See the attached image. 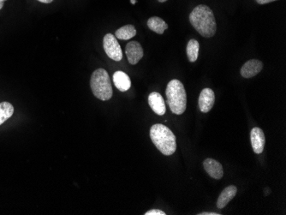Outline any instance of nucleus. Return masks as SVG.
Masks as SVG:
<instances>
[{
  "label": "nucleus",
  "mask_w": 286,
  "mask_h": 215,
  "mask_svg": "<svg viewBox=\"0 0 286 215\" xmlns=\"http://www.w3.org/2000/svg\"><path fill=\"white\" fill-rule=\"evenodd\" d=\"M199 49H200V45L195 39H192L188 42L187 56L190 62L194 63L197 60Z\"/></svg>",
  "instance_id": "dca6fc26"
},
{
  "label": "nucleus",
  "mask_w": 286,
  "mask_h": 215,
  "mask_svg": "<svg viewBox=\"0 0 286 215\" xmlns=\"http://www.w3.org/2000/svg\"><path fill=\"white\" fill-rule=\"evenodd\" d=\"M215 102V94L211 89H204L201 92V94L199 96V108L201 112L203 113H209L211 111Z\"/></svg>",
  "instance_id": "0eeeda50"
},
{
  "label": "nucleus",
  "mask_w": 286,
  "mask_h": 215,
  "mask_svg": "<svg viewBox=\"0 0 286 215\" xmlns=\"http://www.w3.org/2000/svg\"><path fill=\"white\" fill-rule=\"evenodd\" d=\"M255 1L259 5H266V4L272 3V2H274L277 0H255Z\"/></svg>",
  "instance_id": "6ab92c4d"
},
{
  "label": "nucleus",
  "mask_w": 286,
  "mask_h": 215,
  "mask_svg": "<svg viewBox=\"0 0 286 215\" xmlns=\"http://www.w3.org/2000/svg\"><path fill=\"white\" fill-rule=\"evenodd\" d=\"M190 22L201 36L211 38L217 30L216 21L214 12L209 6L200 5L196 6L190 15Z\"/></svg>",
  "instance_id": "f257e3e1"
},
{
  "label": "nucleus",
  "mask_w": 286,
  "mask_h": 215,
  "mask_svg": "<svg viewBox=\"0 0 286 215\" xmlns=\"http://www.w3.org/2000/svg\"><path fill=\"white\" fill-rule=\"evenodd\" d=\"M103 47L107 56L114 61H121L123 59V51L115 35L107 34L103 40Z\"/></svg>",
  "instance_id": "39448f33"
},
{
  "label": "nucleus",
  "mask_w": 286,
  "mask_h": 215,
  "mask_svg": "<svg viewBox=\"0 0 286 215\" xmlns=\"http://www.w3.org/2000/svg\"><path fill=\"white\" fill-rule=\"evenodd\" d=\"M113 83L116 88L121 92L128 91L131 89V78L123 71H116L113 75Z\"/></svg>",
  "instance_id": "f8f14e48"
},
{
  "label": "nucleus",
  "mask_w": 286,
  "mask_h": 215,
  "mask_svg": "<svg viewBox=\"0 0 286 215\" xmlns=\"http://www.w3.org/2000/svg\"><path fill=\"white\" fill-rule=\"evenodd\" d=\"M90 87L94 96L99 100H108L113 96V87L107 70L98 69L91 75Z\"/></svg>",
  "instance_id": "20e7f679"
},
{
  "label": "nucleus",
  "mask_w": 286,
  "mask_h": 215,
  "mask_svg": "<svg viewBox=\"0 0 286 215\" xmlns=\"http://www.w3.org/2000/svg\"><path fill=\"white\" fill-rule=\"evenodd\" d=\"M250 140L254 153L261 154L264 150L266 143L265 135L263 130L258 127L252 129L250 132Z\"/></svg>",
  "instance_id": "6e6552de"
},
{
  "label": "nucleus",
  "mask_w": 286,
  "mask_h": 215,
  "mask_svg": "<svg viewBox=\"0 0 286 215\" xmlns=\"http://www.w3.org/2000/svg\"><path fill=\"white\" fill-rule=\"evenodd\" d=\"M148 104L154 113L159 116L165 115L166 112V104L163 97L158 92H152L148 96Z\"/></svg>",
  "instance_id": "9d476101"
},
{
  "label": "nucleus",
  "mask_w": 286,
  "mask_h": 215,
  "mask_svg": "<svg viewBox=\"0 0 286 215\" xmlns=\"http://www.w3.org/2000/svg\"><path fill=\"white\" fill-rule=\"evenodd\" d=\"M14 108L11 103H0V125L3 124L6 120H8L13 115Z\"/></svg>",
  "instance_id": "f3484780"
},
{
  "label": "nucleus",
  "mask_w": 286,
  "mask_h": 215,
  "mask_svg": "<svg viewBox=\"0 0 286 215\" xmlns=\"http://www.w3.org/2000/svg\"><path fill=\"white\" fill-rule=\"evenodd\" d=\"M2 1H4V2H5V1H7V0H2Z\"/></svg>",
  "instance_id": "393cba45"
},
{
  "label": "nucleus",
  "mask_w": 286,
  "mask_h": 215,
  "mask_svg": "<svg viewBox=\"0 0 286 215\" xmlns=\"http://www.w3.org/2000/svg\"><path fill=\"white\" fill-rule=\"evenodd\" d=\"M199 215H220L221 213H218V212H203L198 213Z\"/></svg>",
  "instance_id": "aec40b11"
},
{
  "label": "nucleus",
  "mask_w": 286,
  "mask_h": 215,
  "mask_svg": "<svg viewBox=\"0 0 286 215\" xmlns=\"http://www.w3.org/2000/svg\"><path fill=\"white\" fill-rule=\"evenodd\" d=\"M125 53L131 65H137L142 60L144 55V51L142 45L137 41H131L127 44L125 47Z\"/></svg>",
  "instance_id": "423d86ee"
},
{
  "label": "nucleus",
  "mask_w": 286,
  "mask_h": 215,
  "mask_svg": "<svg viewBox=\"0 0 286 215\" xmlns=\"http://www.w3.org/2000/svg\"><path fill=\"white\" fill-rule=\"evenodd\" d=\"M158 1L159 2H161V3H165L167 0H158Z\"/></svg>",
  "instance_id": "b1692460"
},
{
  "label": "nucleus",
  "mask_w": 286,
  "mask_h": 215,
  "mask_svg": "<svg viewBox=\"0 0 286 215\" xmlns=\"http://www.w3.org/2000/svg\"><path fill=\"white\" fill-rule=\"evenodd\" d=\"M167 104L174 114L181 115L187 106V94L184 84L177 79L171 80L166 88Z\"/></svg>",
  "instance_id": "7ed1b4c3"
},
{
  "label": "nucleus",
  "mask_w": 286,
  "mask_h": 215,
  "mask_svg": "<svg viewBox=\"0 0 286 215\" xmlns=\"http://www.w3.org/2000/svg\"><path fill=\"white\" fill-rule=\"evenodd\" d=\"M39 2H41V3L44 4H50L54 1V0H38Z\"/></svg>",
  "instance_id": "412c9836"
},
{
  "label": "nucleus",
  "mask_w": 286,
  "mask_h": 215,
  "mask_svg": "<svg viewBox=\"0 0 286 215\" xmlns=\"http://www.w3.org/2000/svg\"><path fill=\"white\" fill-rule=\"evenodd\" d=\"M3 7H4V1H2V0H0V10L3 8Z\"/></svg>",
  "instance_id": "4be33fe9"
},
{
  "label": "nucleus",
  "mask_w": 286,
  "mask_h": 215,
  "mask_svg": "<svg viewBox=\"0 0 286 215\" xmlns=\"http://www.w3.org/2000/svg\"><path fill=\"white\" fill-rule=\"evenodd\" d=\"M204 169L206 170L207 174L214 178V179H220L224 176V169L222 165L219 162L214 159H206L203 162Z\"/></svg>",
  "instance_id": "9b49d317"
},
{
  "label": "nucleus",
  "mask_w": 286,
  "mask_h": 215,
  "mask_svg": "<svg viewBox=\"0 0 286 215\" xmlns=\"http://www.w3.org/2000/svg\"><path fill=\"white\" fill-rule=\"evenodd\" d=\"M147 27L153 32L157 33L159 35H162L165 32V30L168 29V25L161 17L152 16L147 20Z\"/></svg>",
  "instance_id": "4468645a"
},
{
  "label": "nucleus",
  "mask_w": 286,
  "mask_h": 215,
  "mask_svg": "<svg viewBox=\"0 0 286 215\" xmlns=\"http://www.w3.org/2000/svg\"><path fill=\"white\" fill-rule=\"evenodd\" d=\"M238 192V189L234 185L228 186L219 195V199L217 202V207L219 209H222L226 207V205L235 197Z\"/></svg>",
  "instance_id": "ddd939ff"
},
{
  "label": "nucleus",
  "mask_w": 286,
  "mask_h": 215,
  "mask_svg": "<svg viewBox=\"0 0 286 215\" xmlns=\"http://www.w3.org/2000/svg\"><path fill=\"white\" fill-rule=\"evenodd\" d=\"M131 2L132 5H135V4L137 3V0H131Z\"/></svg>",
  "instance_id": "5701e85b"
},
{
  "label": "nucleus",
  "mask_w": 286,
  "mask_h": 215,
  "mask_svg": "<svg viewBox=\"0 0 286 215\" xmlns=\"http://www.w3.org/2000/svg\"><path fill=\"white\" fill-rule=\"evenodd\" d=\"M262 68L263 64L262 61L257 60H249L241 68V75L244 78L254 77L262 71Z\"/></svg>",
  "instance_id": "1a4fd4ad"
},
{
  "label": "nucleus",
  "mask_w": 286,
  "mask_h": 215,
  "mask_svg": "<svg viewBox=\"0 0 286 215\" xmlns=\"http://www.w3.org/2000/svg\"><path fill=\"white\" fill-rule=\"evenodd\" d=\"M137 35V30L133 25L128 24L123 26V27L118 29L116 31V37L119 39V40H131V38L135 37Z\"/></svg>",
  "instance_id": "2eb2a0df"
},
{
  "label": "nucleus",
  "mask_w": 286,
  "mask_h": 215,
  "mask_svg": "<svg viewBox=\"0 0 286 215\" xmlns=\"http://www.w3.org/2000/svg\"><path fill=\"white\" fill-rule=\"evenodd\" d=\"M145 215H166V212H164V211H161L160 209H152L149 210V211H147L146 213H144Z\"/></svg>",
  "instance_id": "a211bd4d"
},
{
  "label": "nucleus",
  "mask_w": 286,
  "mask_h": 215,
  "mask_svg": "<svg viewBox=\"0 0 286 215\" xmlns=\"http://www.w3.org/2000/svg\"><path fill=\"white\" fill-rule=\"evenodd\" d=\"M150 138L158 150L164 155H172L177 149L176 137L168 127L164 124H153L150 129Z\"/></svg>",
  "instance_id": "f03ea898"
}]
</instances>
